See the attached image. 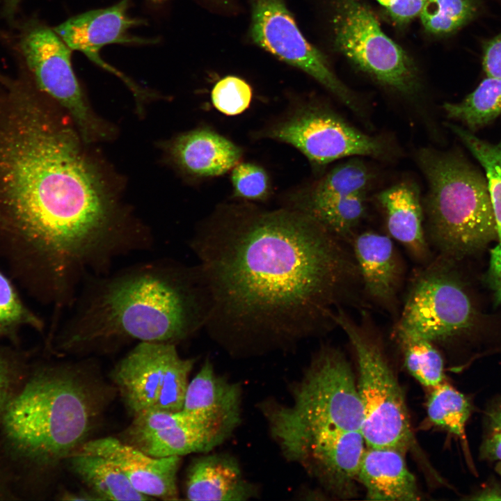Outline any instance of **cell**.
I'll use <instances>...</instances> for the list:
<instances>
[{
	"label": "cell",
	"mask_w": 501,
	"mask_h": 501,
	"mask_svg": "<svg viewBox=\"0 0 501 501\" xmlns=\"http://www.w3.org/2000/svg\"><path fill=\"white\" fill-rule=\"evenodd\" d=\"M346 240L287 209L216 216L190 241L208 301L205 328L228 344H280L336 325L363 287Z\"/></svg>",
	"instance_id": "6da1fadb"
},
{
	"label": "cell",
	"mask_w": 501,
	"mask_h": 501,
	"mask_svg": "<svg viewBox=\"0 0 501 501\" xmlns=\"http://www.w3.org/2000/svg\"><path fill=\"white\" fill-rule=\"evenodd\" d=\"M17 95L21 106L0 122V192L44 276L76 289L135 252L140 225L109 194L73 130Z\"/></svg>",
	"instance_id": "7a4b0ae2"
},
{
	"label": "cell",
	"mask_w": 501,
	"mask_h": 501,
	"mask_svg": "<svg viewBox=\"0 0 501 501\" xmlns=\"http://www.w3.org/2000/svg\"><path fill=\"white\" fill-rule=\"evenodd\" d=\"M71 308L58 344L79 353L132 341L176 344L205 327L208 301L197 265L157 259L88 277Z\"/></svg>",
	"instance_id": "3957f363"
},
{
	"label": "cell",
	"mask_w": 501,
	"mask_h": 501,
	"mask_svg": "<svg viewBox=\"0 0 501 501\" xmlns=\"http://www.w3.org/2000/svg\"><path fill=\"white\" fill-rule=\"evenodd\" d=\"M428 184L423 204L427 234L440 256L459 260L498 239L485 175L459 149H420Z\"/></svg>",
	"instance_id": "277c9868"
},
{
	"label": "cell",
	"mask_w": 501,
	"mask_h": 501,
	"mask_svg": "<svg viewBox=\"0 0 501 501\" xmlns=\"http://www.w3.org/2000/svg\"><path fill=\"white\" fill-rule=\"evenodd\" d=\"M93 401L84 385L57 369L35 373L2 415L6 437L22 456L50 464L76 451L88 435Z\"/></svg>",
	"instance_id": "5b68a950"
},
{
	"label": "cell",
	"mask_w": 501,
	"mask_h": 501,
	"mask_svg": "<svg viewBox=\"0 0 501 501\" xmlns=\"http://www.w3.org/2000/svg\"><path fill=\"white\" fill-rule=\"evenodd\" d=\"M290 406L264 412L279 447L322 432L360 431L363 409L358 386L343 354L323 347L295 385Z\"/></svg>",
	"instance_id": "8992f818"
},
{
	"label": "cell",
	"mask_w": 501,
	"mask_h": 501,
	"mask_svg": "<svg viewBox=\"0 0 501 501\" xmlns=\"http://www.w3.org/2000/svg\"><path fill=\"white\" fill-rule=\"evenodd\" d=\"M334 320L347 335L357 358L361 433L367 447H392L406 452L414 443L407 407L379 341L342 308L337 309Z\"/></svg>",
	"instance_id": "52a82bcc"
},
{
	"label": "cell",
	"mask_w": 501,
	"mask_h": 501,
	"mask_svg": "<svg viewBox=\"0 0 501 501\" xmlns=\"http://www.w3.org/2000/svg\"><path fill=\"white\" fill-rule=\"evenodd\" d=\"M336 47L358 69L406 97L420 90L417 69L363 0H331Z\"/></svg>",
	"instance_id": "ba28073f"
},
{
	"label": "cell",
	"mask_w": 501,
	"mask_h": 501,
	"mask_svg": "<svg viewBox=\"0 0 501 501\" xmlns=\"http://www.w3.org/2000/svg\"><path fill=\"white\" fill-rule=\"evenodd\" d=\"M451 261L440 256L416 273L395 330L435 344L455 339L472 326L475 310Z\"/></svg>",
	"instance_id": "9c48e42d"
},
{
	"label": "cell",
	"mask_w": 501,
	"mask_h": 501,
	"mask_svg": "<svg viewBox=\"0 0 501 501\" xmlns=\"http://www.w3.org/2000/svg\"><path fill=\"white\" fill-rule=\"evenodd\" d=\"M194 359L182 358L176 344L138 342L115 367L112 378L134 416L183 407Z\"/></svg>",
	"instance_id": "30bf717a"
},
{
	"label": "cell",
	"mask_w": 501,
	"mask_h": 501,
	"mask_svg": "<svg viewBox=\"0 0 501 501\" xmlns=\"http://www.w3.org/2000/svg\"><path fill=\"white\" fill-rule=\"evenodd\" d=\"M19 28L17 49L39 88L65 109L85 142L105 137L103 124L87 104L73 71L72 50L36 19L22 22Z\"/></svg>",
	"instance_id": "8fae6325"
},
{
	"label": "cell",
	"mask_w": 501,
	"mask_h": 501,
	"mask_svg": "<svg viewBox=\"0 0 501 501\" xmlns=\"http://www.w3.org/2000/svg\"><path fill=\"white\" fill-rule=\"evenodd\" d=\"M267 136L293 145L319 166L344 157L395 155L391 143L356 128L335 111L309 105L271 128Z\"/></svg>",
	"instance_id": "7c38bea8"
},
{
	"label": "cell",
	"mask_w": 501,
	"mask_h": 501,
	"mask_svg": "<svg viewBox=\"0 0 501 501\" xmlns=\"http://www.w3.org/2000/svg\"><path fill=\"white\" fill-rule=\"evenodd\" d=\"M250 35L259 47L315 79L347 108L364 113L356 95L333 73L324 55L299 30L284 0H250Z\"/></svg>",
	"instance_id": "4fadbf2b"
},
{
	"label": "cell",
	"mask_w": 501,
	"mask_h": 501,
	"mask_svg": "<svg viewBox=\"0 0 501 501\" xmlns=\"http://www.w3.org/2000/svg\"><path fill=\"white\" fill-rule=\"evenodd\" d=\"M129 2L130 0H121L107 8L81 13L53 29L72 51L83 53L100 67L120 79L134 94L140 109L143 103L153 95L107 63L100 54L104 47L111 44L146 45L156 42L154 39L130 34L131 29L144 24V21L129 15Z\"/></svg>",
	"instance_id": "5bb4252c"
},
{
	"label": "cell",
	"mask_w": 501,
	"mask_h": 501,
	"mask_svg": "<svg viewBox=\"0 0 501 501\" xmlns=\"http://www.w3.org/2000/svg\"><path fill=\"white\" fill-rule=\"evenodd\" d=\"M365 445L360 431L334 430L280 448L285 458L299 463L327 491L346 498L356 493Z\"/></svg>",
	"instance_id": "9a60e30c"
},
{
	"label": "cell",
	"mask_w": 501,
	"mask_h": 501,
	"mask_svg": "<svg viewBox=\"0 0 501 501\" xmlns=\"http://www.w3.org/2000/svg\"><path fill=\"white\" fill-rule=\"evenodd\" d=\"M125 436L124 442L154 457L209 452L228 438L183 410L136 415Z\"/></svg>",
	"instance_id": "2e32d148"
},
{
	"label": "cell",
	"mask_w": 501,
	"mask_h": 501,
	"mask_svg": "<svg viewBox=\"0 0 501 501\" xmlns=\"http://www.w3.org/2000/svg\"><path fill=\"white\" fill-rule=\"evenodd\" d=\"M77 450L104 457L145 495L162 500L179 499L177 475L181 456L154 457L113 437L86 441Z\"/></svg>",
	"instance_id": "e0dca14e"
},
{
	"label": "cell",
	"mask_w": 501,
	"mask_h": 501,
	"mask_svg": "<svg viewBox=\"0 0 501 501\" xmlns=\"http://www.w3.org/2000/svg\"><path fill=\"white\" fill-rule=\"evenodd\" d=\"M241 389L218 375L207 359L189 382L182 410L228 437L241 422Z\"/></svg>",
	"instance_id": "ac0fdd59"
},
{
	"label": "cell",
	"mask_w": 501,
	"mask_h": 501,
	"mask_svg": "<svg viewBox=\"0 0 501 501\" xmlns=\"http://www.w3.org/2000/svg\"><path fill=\"white\" fill-rule=\"evenodd\" d=\"M352 251L363 291L383 308L393 312L402 278V267L391 239L367 231L353 236Z\"/></svg>",
	"instance_id": "d6986e66"
},
{
	"label": "cell",
	"mask_w": 501,
	"mask_h": 501,
	"mask_svg": "<svg viewBox=\"0 0 501 501\" xmlns=\"http://www.w3.org/2000/svg\"><path fill=\"white\" fill-rule=\"evenodd\" d=\"M406 452L392 447H367L358 475L367 498L373 500L421 499L417 481L408 469Z\"/></svg>",
	"instance_id": "ffe728a7"
},
{
	"label": "cell",
	"mask_w": 501,
	"mask_h": 501,
	"mask_svg": "<svg viewBox=\"0 0 501 501\" xmlns=\"http://www.w3.org/2000/svg\"><path fill=\"white\" fill-rule=\"evenodd\" d=\"M169 152L183 172L197 177L224 174L241 156L240 148L207 128L180 134L170 143Z\"/></svg>",
	"instance_id": "44dd1931"
},
{
	"label": "cell",
	"mask_w": 501,
	"mask_h": 501,
	"mask_svg": "<svg viewBox=\"0 0 501 501\" xmlns=\"http://www.w3.org/2000/svg\"><path fill=\"white\" fill-rule=\"evenodd\" d=\"M256 489L243 477L236 459L228 454H210L196 459L186 481L190 500H246Z\"/></svg>",
	"instance_id": "7402d4cb"
},
{
	"label": "cell",
	"mask_w": 501,
	"mask_h": 501,
	"mask_svg": "<svg viewBox=\"0 0 501 501\" xmlns=\"http://www.w3.org/2000/svg\"><path fill=\"white\" fill-rule=\"evenodd\" d=\"M385 214L390 236L417 258L424 259L428 244L424 228V209L418 189L409 182L394 184L376 195Z\"/></svg>",
	"instance_id": "603a6c76"
},
{
	"label": "cell",
	"mask_w": 501,
	"mask_h": 501,
	"mask_svg": "<svg viewBox=\"0 0 501 501\" xmlns=\"http://www.w3.org/2000/svg\"><path fill=\"white\" fill-rule=\"evenodd\" d=\"M68 459L72 472L97 500H152L136 491L125 475L102 456L76 450Z\"/></svg>",
	"instance_id": "cb8c5ba5"
},
{
	"label": "cell",
	"mask_w": 501,
	"mask_h": 501,
	"mask_svg": "<svg viewBox=\"0 0 501 501\" xmlns=\"http://www.w3.org/2000/svg\"><path fill=\"white\" fill-rule=\"evenodd\" d=\"M373 172L359 157L341 163L296 200L292 209L332 201L350 195L367 192L373 180Z\"/></svg>",
	"instance_id": "d4e9b609"
},
{
	"label": "cell",
	"mask_w": 501,
	"mask_h": 501,
	"mask_svg": "<svg viewBox=\"0 0 501 501\" xmlns=\"http://www.w3.org/2000/svg\"><path fill=\"white\" fill-rule=\"evenodd\" d=\"M447 117L475 133L501 115V78L486 77L459 102H445Z\"/></svg>",
	"instance_id": "484cf974"
},
{
	"label": "cell",
	"mask_w": 501,
	"mask_h": 501,
	"mask_svg": "<svg viewBox=\"0 0 501 501\" xmlns=\"http://www.w3.org/2000/svg\"><path fill=\"white\" fill-rule=\"evenodd\" d=\"M468 398L445 381L429 390L427 413L435 426L466 444V424L472 412Z\"/></svg>",
	"instance_id": "4316f807"
},
{
	"label": "cell",
	"mask_w": 501,
	"mask_h": 501,
	"mask_svg": "<svg viewBox=\"0 0 501 501\" xmlns=\"http://www.w3.org/2000/svg\"><path fill=\"white\" fill-rule=\"evenodd\" d=\"M367 192L356 193L332 201L305 207L300 210L328 230L347 241L366 213ZM297 211V210H296Z\"/></svg>",
	"instance_id": "83f0119b"
},
{
	"label": "cell",
	"mask_w": 501,
	"mask_h": 501,
	"mask_svg": "<svg viewBox=\"0 0 501 501\" xmlns=\"http://www.w3.org/2000/svg\"><path fill=\"white\" fill-rule=\"evenodd\" d=\"M447 127L484 168L496 221L498 241L501 242V138L492 143L459 125L448 123Z\"/></svg>",
	"instance_id": "f1b7e54d"
},
{
	"label": "cell",
	"mask_w": 501,
	"mask_h": 501,
	"mask_svg": "<svg viewBox=\"0 0 501 501\" xmlns=\"http://www.w3.org/2000/svg\"><path fill=\"white\" fill-rule=\"evenodd\" d=\"M409 373L429 390L445 381L443 359L430 341L395 329Z\"/></svg>",
	"instance_id": "f546056e"
},
{
	"label": "cell",
	"mask_w": 501,
	"mask_h": 501,
	"mask_svg": "<svg viewBox=\"0 0 501 501\" xmlns=\"http://www.w3.org/2000/svg\"><path fill=\"white\" fill-rule=\"evenodd\" d=\"M477 10L475 0H428L419 17L427 31L447 34L469 22Z\"/></svg>",
	"instance_id": "4dcf8cb0"
},
{
	"label": "cell",
	"mask_w": 501,
	"mask_h": 501,
	"mask_svg": "<svg viewBox=\"0 0 501 501\" xmlns=\"http://www.w3.org/2000/svg\"><path fill=\"white\" fill-rule=\"evenodd\" d=\"M252 89L244 79L227 76L220 79L212 90V101L221 113L234 116L244 111L250 105Z\"/></svg>",
	"instance_id": "1f68e13d"
},
{
	"label": "cell",
	"mask_w": 501,
	"mask_h": 501,
	"mask_svg": "<svg viewBox=\"0 0 501 501\" xmlns=\"http://www.w3.org/2000/svg\"><path fill=\"white\" fill-rule=\"evenodd\" d=\"M234 194L246 200H260L269 191V181L266 171L250 163L236 165L231 175Z\"/></svg>",
	"instance_id": "d6a6232c"
},
{
	"label": "cell",
	"mask_w": 501,
	"mask_h": 501,
	"mask_svg": "<svg viewBox=\"0 0 501 501\" xmlns=\"http://www.w3.org/2000/svg\"><path fill=\"white\" fill-rule=\"evenodd\" d=\"M24 322L41 326L40 321L24 307L8 280L0 272V335Z\"/></svg>",
	"instance_id": "836d02e7"
},
{
	"label": "cell",
	"mask_w": 501,
	"mask_h": 501,
	"mask_svg": "<svg viewBox=\"0 0 501 501\" xmlns=\"http://www.w3.org/2000/svg\"><path fill=\"white\" fill-rule=\"evenodd\" d=\"M484 432L479 456L488 461L501 462V395L490 401L483 417Z\"/></svg>",
	"instance_id": "e575fe53"
},
{
	"label": "cell",
	"mask_w": 501,
	"mask_h": 501,
	"mask_svg": "<svg viewBox=\"0 0 501 501\" xmlns=\"http://www.w3.org/2000/svg\"><path fill=\"white\" fill-rule=\"evenodd\" d=\"M427 1L428 0H394L386 10L395 22L404 24L420 16Z\"/></svg>",
	"instance_id": "d590c367"
},
{
	"label": "cell",
	"mask_w": 501,
	"mask_h": 501,
	"mask_svg": "<svg viewBox=\"0 0 501 501\" xmlns=\"http://www.w3.org/2000/svg\"><path fill=\"white\" fill-rule=\"evenodd\" d=\"M482 63L486 77L501 78V33L485 44Z\"/></svg>",
	"instance_id": "8d00e7d4"
},
{
	"label": "cell",
	"mask_w": 501,
	"mask_h": 501,
	"mask_svg": "<svg viewBox=\"0 0 501 501\" xmlns=\"http://www.w3.org/2000/svg\"><path fill=\"white\" fill-rule=\"evenodd\" d=\"M487 280L496 303L501 305V242L491 251Z\"/></svg>",
	"instance_id": "74e56055"
},
{
	"label": "cell",
	"mask_w": 501,
	"mask_h": 501,
	"mask_svg": "<svg viewBox=\"0 0 501 501\" xmlns=\"http://www.w3.org/2000/svg\"><path fill=\"white\" fill-rule=\"evenodd\" d=\"M12 376L6 360L0 355V415L10 399Z\"/></svg>",
	"instance_id": "f35d334b"
},
{
	"label": "cell",
	"mask_w": 501,
	"mask_h": 501,
	"mask_svg": "<svg viewBox=\"0 0 501 501\" xmlns=\"http://www.w3.org/2000/svg\"><path fill=\"white\" fill-rule=\"evenodd\" d=\"M3 4V12L6 17L12 18L17 11L22 0H0Z\"/></svg>",
	"instance_id": "ab89813d"
},
{
	"label": "cell",
	"mask_w": 501,
	"mask_h": 501,
	"mask_svg": "<svg viewBox=\"0 0 501 501\" xmlns=\"http://www.w3.org/2000/svg\"><path fill=\"white\" fill-rule=\"evenodd\" d=\"M379 3L384 7L385 9L388 8L392 3L394 0H376Z\"/></svg>",
	"instance_id": "60d3db41"
},
{
	"label": "cell",
	"mask_w": 501,
	"mask_h": 501,
	"mask_svg": "<svg viewBox=\"0 0 501 501\" xmlns=\"http://www.w3.org/2000/svg\"><path fill=\"white\" fill-rule=\"evenodd\" d=\"M495 470L501 476V462L496 463Z\"/></svg>",
	"instance_id": "b9f144b4"
},
{
	"label": "cell",
	"mask_w": 501,
	"mask_h": 501,
	"mask_svg": "<svg viewBox=\"0 0 501 501\" xmlns=\"http://www.w3.org/2000/svg\"><path fill=\"white\" fill-rule=\"evenodd\" d=\"M150 1L151 2H152V3H163L164 1H166V0H150ZM210 1H215V2H218L219 0H210Z\"/></svg>",
	"instance_id": "7bdbcfd3"
},
{
	"label": "cell",
	"mask_w": 501,
	"mask_h": 501,
	"mask_svg": "<svg viewBox=\"0 0 501 501\" xmlns=\"http://www.w3.org/2000/svg\"><path fill=\"white\" fill-rule=\"evenodd\" d=\"M2 494H3V493H2V490H1V487H0V497L2 495Z\"/></svg>",
	"instance_id": "ee69618b"
}]
</instances>
